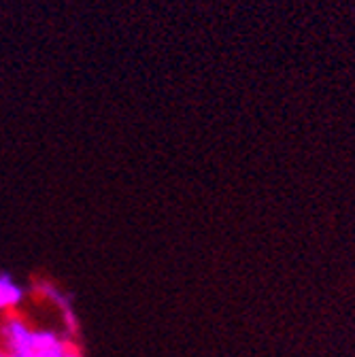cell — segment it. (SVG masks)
<instances>
[{
	"instance_id": "1",
	"label": "cell",
	"mask_w": 355,
	"mask_h": 357,
	"mask_svg": "<svg viewBox=\"0 0 355 357\" xmlns=\"http://www.w3.org/2000/svg\"><path fill=\"white\" fill-rule=\"evenodd\" d=\"M3 338L11 355H22L32 351V330L17 317H9L3 328Z\"/></svg>"
},
{
	"instance_id": "2",
	"label": "cell",
	"mask_w": 355,
	"mask_h": 357,
	"mask_svg": "<svg viewBox=\"0 0 355 357\" xmlns=\"http://www.w3.org/2000/svg\"><path fill=\"white\" fill-rule=\"evenodd\" d=\"M22 300V289L11 281V277L0 275V308L15 306Z\"/></svg>"
},
{
	"instance_id": "3",
	"label": "cell",
	"mask_w": 355,
	"mask_h": 357,
	"mask_svg": "<svg viewBox=\"0 0 355 357\" xmlns=\"http://www.w3.org/2000/svg\"><path fill=\"white\" fill-rule=\"evenodd\" d=\"M64 357H81V353H79L75 347H70V349L66 351V355H64Z\"/></svg>"
},
{
	"instance_id": "4",
	"label": "cell",
	"mask_w": 355,
	"mask_h": 357,
	"mask_svg": "<svg viewBox=\"0 0 355 357\" xmlns=\"http://www.w3.org/2000/svg\"><path fill=\"white\" fill-rule=\"evenodd\" d=\"M0 357H11V355H7V353H0Z\"/></svg>"
}]
</instances>
